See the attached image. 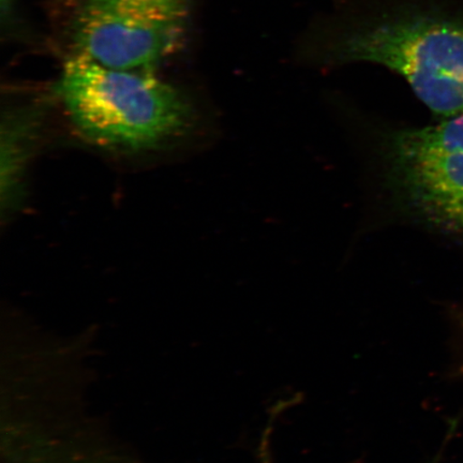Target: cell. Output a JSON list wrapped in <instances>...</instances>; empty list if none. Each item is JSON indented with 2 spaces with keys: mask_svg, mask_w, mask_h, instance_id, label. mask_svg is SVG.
<instances>
[{
  "mask_svg": "<svg viewBox=\"0 0 463 463\" xmlns=\"http://www.w3.org/2000/svg\"><path fill=\"white\" fill-rule=\"evenodd\" d=\"M5 2H7V0H2V3L5 4Z\"/></svg>",
  "mask_w": 463,
  "mask_h": 463,
  "instance_id": "cell-6",
  "label": "cell"
},
{
  "mask_svg": "<svg viewBox=\"0 0 463 463\" xmlns=\"http://www.w3.org/2000/svg\"><path fill=\"white\" fill-rule=\"evenodd\" d=\"M187 21L188 0H83L72 26L75 55L154 72L181 48Z\"/></svg>",
  "mask_w": 463,
  "mask_h": 463,
  "instance_id": "cell-4",
  "label": "cell"
},
{
  "mask_svg": "<svg viewBox=\"0 0 463 463\" xmlns=\"http://www.w3.org/2000/svg\"><path fill=\"white\" fill-rule=\"evenodd\" d=\"M58 95L80 136L118 152L166 146L194 121L186 98L154 72L119 71L75 54L63 67Z\"/></svg>",
  "mask_w": 463,
  "mask_h": 463,
  "instance_id": "cell-1",
  "label": "cell"
},
{
  "mask_svg": "<svg viewBox=\"0 0 463 463\" xmlns=\"http://www.w3.org/2000/svg\"><path fill=\"white\" fill-rule=\"evenodd\" d=\"M38 112H8L2 127V201L3 210L16 205L20 199L23 177L34 142L38 137Z\"/></svg>",
  "mask_w": 463,
  "mask_h": 463,
  "instance_id": "cell-5",
  "label": "cell"
},
{
  "mask_svg": "<svg viewBox=\"0 0 463 463\" xmlns=\"http://www.w3.org/2000/svg\"><path fill=\"white\" fill-rule=\"evenodd\" d=\"M335 60L368 61L407 80L419 99L445 118L463 114V21L419 14L399 17L350 34Z\"/></svg>",
  "mask_w": 463,
  "mask_h": 463,
  "instance_id": "cell-2",
  "label": "cell"
},
{
  "mask_svg": "<svg viewBox=\"0 0 463 463\" xmlns=\"http://www.w3.org/2000/svg\"><path fill=\"white\" fill-rule=\"evenodd\" d=\"M381 157L398 206L463 237V114L426 128L386 133Z\"/></svg>",
  "mask_w": 463,
  "mask_h": 463,
  "instance_id": "cell-3",
  "label": "cell"
}]
</instances>
